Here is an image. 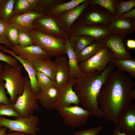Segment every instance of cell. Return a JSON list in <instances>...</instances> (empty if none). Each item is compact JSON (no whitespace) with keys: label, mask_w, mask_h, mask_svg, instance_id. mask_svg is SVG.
Segmentation results:
<instances>
[{"label":"cell","mask_w":135,"mask_h":135,"mask_svg":"<svg viewBox=\"0 0 135 135\" xmlns=\"http://www.w3.org/2000/svg\"><path fill=\"white\" fill-rule=\"evenodd\" d=\"M134 83L125 72L114 70L103 85L98 102L105 120L118 126L126 111L133 104Z\"/></svg>","instance_id":"6da1fadb"},{"label":"cell","mask_w":135,"mask_h":135,"mask_svg":"<svg viewBox=\"0 0 135 135\" xmlns=\"http://www.w3.org/2000/svg\"><path fill=\"white\" fill-rule=\"evenodd\" d=\"M115 68L111 62L101 73L93 70L75 80L73 90L80 104L94 116L102 118L98 105V98L103 85Z\"/></svg>","instance_id":"7a4b0ae2"},{"label":"cell","mask_w":135,"mask_h":135,"mask_svg":"<svg viewBox=\"0 0 135 135\" xmlns=\"http://www.w3.org/2000/svg\"><path fill=\"white\" fill-rule=\"evenodd\" d=\"M22 68L21 64L13 66L7 64L3 66L0 74V80H5V88L12 104L15 103L24 90L25 77L22 75Z\"/></svg>","instance_id":"3957f363"},{"label":"cell","mask_w":135,"mask_h":135,"mask_svg":"<svg viewBox=\"0 0 135 135\" xmlns=\"http://www.w3.org/2000/svg\"><path fill=\"white\" fill-rule=\"evenodd\" d=\"M28 32L33 42L51 57L56 58L66 54V38H57L43 34L33 28Z\"/></svg>","instance_id":"277c9868"},{"label":"cell","mask_w":135,"mask_h":135,"mask_svg":"<svg viewBox=\"0 0 135 135\" xmlns=\"http://www.w3.org/2000/svg\"><path fill=\"white\" fill-rule=\"evenodd\" d=\"M114 18L113 15L102 7L97 4H88L76 21V23L87 26H109Z\"/></svg>","instance_id":"5b68a950"},{"label":"cell","mask_w":135,"mask_h":135,"mask_svg":"<svg viewBox=\"0 0 135 135\" xmlns=\"http://www.w3.org/2000/svg\"><path fill=\"white\" fill-rule=\"evenodd\" d=\"M25 86L22 94L12 105L20 116L26 118L33 115L38 110L39 103L36 94L32 90L29 78L25 77Z\"/></svg>","instance_id":"8992f818"},{"label":"cell","mask_w":135,"mask_h":135,"mask_svg":"<svg viewBox=\"0 0 135 135\" xmlns=\"http://www.w3.org/2000/svg\"><path fill=\"white\" fill-rule=\"evenodd\" d=\"M40 122L39 117L34 115L26 118L20 116L12 120L0 116V127L8 129V132H19L30 135H37L40 129L38 125Z\"/></svg>","instance_id":"52a82bcc"},{"label":"cell","mask_w":135,"mask_h":135,"mask_svg":"<svg viewBox=\"0 0 135 135\" xmlns=\"http://www.w3.org/2000/svg\"><path fill=\"white\" fill-rule=\"evenodd\" d=\"M56 110L63 119L64 124L72 128L85 125L88 118L92 115L88 111L77 105Z\"/></svg>","instance_id":"ba28073f"},{"label":"cell","mask_w":135,"mask_h":135,"mask_svg":"<svg viewBox=\"0 0 135 135\" xmlns=\"http://www.w3.org/2000/svg\"><path fill=\"white\" fill-rule=\"evenodd\" d=\"M113 59L111 51L105 46L89 59L79 63L78 65L81 71L84 74L94 70L101 73Z\"/></svg>","instance_id":"9c48e42d"},{"label":"cell","mask_w":135,"mask_h":135,"mask_svg":"<svg viewBox=\"0 0 135 135\" xmlns=\"http://www.w3.org/2000/svg\"><path fill=\"white\" fill-rule=\"evenodd\" d=\"M72 25L67 34L72 36H87L93 38L96 42H102L113 33L109 26L105 25H82L76 23Z\"/></svg>","instance_id":"30bf717a"},{"label":"cell","mask_w":135,"mask_h":135,"mask_svg":"<svg viewBox=\"0 0 135 135\" xmlns=\"http://www.w3.org/2000/svg\"><path fill=\"white\" fill-rule=\"evenodd\" d=\"M32 25L33 28L43 34L55 38H64L67 34L55 18L48 14L36 19Z\"/></svg>","instance_id":"8fae6325"},{"label":"cell","mask_w":135,"mask_h":135,"mask_svg":"<svg viewBox=\"0 0 135 135\" xmlns=\"http://www.w3.org/2000/svg\"><path fill=\"white\" fill-rule=\"evenodd\" d=\"M126 36L113 33L102 42L112 52L115 59H129L132 58L130 53L126 50L123 40Z\"/></svg>","instance_id":"7c38bea8"},{"label":"cell","mask_w":135,"mask_h":135,"mask_svg":"<svg viewBox=\"0 0 135 135\" xmlns=\"http://www.w3.org/2000/svg\"><path fill=\"white\" fill-rule=\"evenodd\" d=\"M90 1V0H86L79 6L73 8L58 15L53 16L67 35L74 23L88 6Z\"/></svg>","instance_id":"4fadbf2b"},{"label":"cell","mask_w":135,"mask_h":135,"mask_svg":"<svg viewBox=\"0 0 135 135\" xmlns=\"http://www.w3.org/2000/svg\"><path fill=\"white\" fill-rule=\"evenodd\" d=\"M45 14L44 13H38L31 10L21 14L13 15L6 22L9 26L18 30L28 32L33 28L32 24L34 20Z\"/></svg>","instance_id":"5bb4252c"},{"label":"cell","mask_w":135,"mask_h":135,"mask_svg":"<svg viewBox=\"0 0 135 135\" xmlns=\"http://www.w3.org/2000/svg\"><path fill=\"white\" fill-rule=\"evenodd\" d=\"M10 48L16 55L25 60H50L51 57L40 48L34 45L27 47L19 45H13Z\"/></svg>","instance_id":"9a60e30c"},{"label":"cell","mask_w":135,"mask_h":135,"mask_svg":"<svg viewBox=\"0 0 135 135\" xmlns=\"http://www.w3.org/2000/svg\"><path fill=\"white\" fill-rule=\"evenodd\" d=\"M75 80H70L66 85L60 88L58 98L53 109L69 106L72 104L77 105L80 104L78 98L73 90Z\"/></svg>","instance_id":"2e32d148"},{"label":"cell","mask_w":135,"mask_h":135,"mask_svg":"<svg viewBox=\"0 0 135 135\" xmlns=\"http://www.w3.org/2000/svg\"><path fill=\"white\" fill-rule=\"evenodd\" d=\"M56 82L60 88L66 85L70 80V71L68 60L64 55L56 58Z\"/></svg>","instance_id":"e0dca14e"},{"label":"cell","mask_w":135,"mask_h":135,"mask_svg":"<svg viewBox=\"0 0 135 135\" xmlns=\"http://www.w3.org/2000/svg\"><path fill=\"white\" fill-rule=\"evenodd\" d=\"M2 51L9 54L16 58L24 67L28 75L32 90L36 95L40 90L38 88L36 78V71L31 60H24L16 54L12 50L7 49L0 45Z\"/></svg>","instance_id":"ac0fdd59"},{"label":"cell","mask_w":135,"mask_h":135,"mask_svg":"<svg viewBox=\"0 0 135 135\" xmlns=\"http://www.w3.org/2000/svg\"><path fill=\"white\" fill-rule=\"evenodd\" d=\"M60 88L54 86L40 90L36 95L39 104L45 108L53 109L56 101Z\"/></svg>","instance_id":"d6986e66"},{"label":"cell","mask_w":135,"mask_h":135,"mask_svg":"<svg viewBox=\"0 0 135 135\" xmlns=\"http://www.w3.org/2000/svg\"><path fill=\"white\" fill-rule=\"evenodd\" d=\"M109 26L114 33L130 35L135 31V20L131 19L114 18Z\"/></svg>","instance_id":"ffe728a7"},{"label":"cell","mask_w":135,"mask_h":135,"mask_svg":"<svg viewBox=\"0 0 135 135\" xmlns=\"http://www.w3.org/2000/svg\"><path fill=\"white\" fill-rule=\"evenodd\" d=\"M127 135H135V104L126 111L118 125L116 126Z\"/></svg>","instance_id":"44dd1931"},{"label":"cell","mask_w":135,"mask_h":135,"mask_svg":"<svg viewBox=\"0 0 135 135\" xmlns=\"http://www.w3.org/2000/svg\"><path fill=\"white\" fill-rule=\"evenodd\" d=\"M66 54L70 69V80H75L82 76L83 73L80 70L77 58V54L70 45L67 34L65 36Z\"/></svg>","instance_id":"7402d4cb"},{"label":"cell","mask_w":135,"mask_h":135,"mask_svg":"<svg viewBox=\"0 0 135 135\" xmlns=\"http://www.w3.org/2000/svg\"><path fill=\"white\" fill-rule=\"evenodd\" d=\"M32 61L36 71L44 73L56 82V64L55 62L50 60H33Z\"/></svg>","instance_id":"603a6c76"},{"label":"cell","mask_w":135,"mask_h":135,"mask_svg":"<svg viewBox=\"0 0 135 135\" xmlns=\"http://www.w3.org/2000/svg\"><path fill=\"white\" fill-rule=\"evenodd\" d=\"M68 38L70 45L77 54L86 47L96 42L93 38L87 36H72Z\"/></svg>","instance_id":"cb8c5ba5"},{"label":"cell","mask_w":135,"mask_h":135,"mask_svg":"<svg viewBox=\"0 0 135 135\" xmlns=\"http://www.w3.org/2000/svg\"><path fill=\"white\" fill-rule=\"evenodd\" d=\"M105 46L102 42H97L87 46L77 54L78 63L89 59Z\"/></svg>","instance_id":"d4e9b609"},{"label":"cell","mask_w":135,"mask_h":135,"mask_svg":"<svg viewBox=\"0 0 135 135\" xmlns=\"http://www.w3.org/2000/svg\"><path fill=\"white\" fill-rule=\"evenodd\" d=\"M86 0H71L68 2L56 4L47 12V14L53 16L59 15L80 4Z\"/></svg>","instance_id":"484cf974"},{"label":"cell","mask_w":135,"mask_h":135,"mask_svg":"<svg viewBox=\"0 0 135 135\" xmlns=\"http://www.w3.org/2000/svg\"><path fill=\"white\" fill-rule=\"evenodd\" d=\"M118 70L129 73L134 78H135V60L113 59L112 62Z\"/></svg>","instance_id":"4316f807"},{"label":"cell","mask_w":135,"mask_h":135,"mask_svg":"<svg viewBox=\"0 0 135 135\" xmlns=\"http://www.w3.org/2000/svg\"><path fill=\"white\" fill-rule=\"evenodd\" d=\"M16 0H2L0 4V19L6 22L13 16Z\"/></svg>","instance_id":"83f0119b"},{"label":"cell","mask_w":135,"mask_h":135,"mask_svg":"<svg viewBox=\"0 0 135 135\" xmlns=\"http://www.w3.org/2000/svg\"><path fill=\"white\" fill-rule=\"evenodd\" d=\"M135 6V0L122 1L117 0L115 6L116 13L114 18H117Z\"/></svg>","instance_id":"f1b7e54d"},{"label":"cell","mask_w":135,"mask_h":135,"mask_svg":"<svg viewBox=\"0 0 135 135\" xmlns=\"http://www.w3.org/2000/svg\"><path fill=\"white\" fill-rule=\"evenodd\" d=\"M66 0H40L34 11L37 13H44L54 5L67 2Z\"/></svg>","instance_id":"f546056e"},{"label":"cell","mask_w":135,"mask_h":135,"mask_svg":"<svg viewBox=\"0 0 135 135\" xmlns=\"http://www.w3.org/2000/svg\"><path fill=\"white\" fill-rule=\"evenodd\" d=\"M36 73L37 83L40 90L52 86H57L55 82L44 73L36 71Z\"/></svg>","instance_id":"4dcf8cb0"},{"label":"cell","mask_w":135,"mask_h":135,"mask_svg":"<svg viewBox=\"0 0 135 135\" xmlns=\"http://www.w3.org/2000/svg\"><path fill=\"white\" fill-rule=\"evenodd\" d=\"M117 0H90V5L97 4L106 9L114 16L116 13L115 6Z\"/></svg>","instance_id":"1f68e13d"},{"label":"cell","mask_w":135,"mask_h":135,"mask_svg":"<svg viewBox=\"0 0 135 135\" xmlns=\"http://www.w3.org/2000/svg\"><path fill=\"white\" fill-rule=\"evenodd\" d=\"M32 10L27 0H16L13 15L21 14Z\"/></svg>","instance_id":"d6a6232c"},{"label":"cell","mask_w":135,"mask_h":135,"mask_svg":"<svg viewBox=\"0 0 135 135\" xmlns=\"http://www.w3.org/2000/svg\"><path fill=\"white\" fill-rule=\"evenodd\" d=\"M18 43L19 45L27 47L33 45L32 39L28 32L18 30Z\"/></svg>","instance_id":"836d02e7"},{"label":"cell","mask_w":135,"mask_h":135,"mask_svg":"<svg viewBox=\"0 0 135 135\" xmlns=\"http://www.w3.org/2000/svg\"><path fill=\"white\" fill-rule=\"evenodd\" d=\"M6 116L16 118L20 116L13 108L11 103H0V116Z\"/></svg>","instance_id":"e575fe53"},{"label":"cell","mask_w":135,"mask_h":135,"mask_svg":"<svg viewBox=\"0 0 135 135\" xmlns=\"http://www.w3.org/2000/svg\"><path fill=\"white\" fill-rule=\"evenodd\" d=\"M5 35L6 38L13 45L18 44V30L16 28L8 25L6 29Z\"/></svg>","instance_id":"d590c367"},{"label":"cell","mask_w":135,"mask_h":135,"mask_svg":"<svg viewBox=\"0 0 135 135\" xmlns=\"http://www.w3.org/2000/svg\"><path fill=\"white\" fill-rule=\"evenodd\" d=\"M102 128V126H99L76 132L74 135H98Z\"/></svg>","instance_id":"8d00e7d4"},{"label":"cell","mask_w":135,"mask_h":135,"mask_svg":"<svg viewBox=\"0 0 135 135\" xmlns=\"http://www.w3.org/2000/svg\"><path fill=\"white\" fill-rule=\"evenodd\" d=\"M0 61L4 62L12 66L19 64V62L15 58L4 53L1 50L0 45Z\"/></svg>","instance_id":"74e56055"},{"label":"cell","mask_w":135,"mask_h":135,"mask_svg":"<svg viewBox=\"0 0 135 135\" xmlns=\"http://www.w3.org/2000/svg\"><path fill=\"white\" fill-rule=\"evenodd\" d=\"M11 103L5 91L4 83L0 80V103L9 104Z\"/></svg>","instance_id":"f35d334b"},{"label":"cell","mask_w":135,"mask_h":135,"mask_svg":"<svg viewBox=\"0 0 135 135\" xmlns=\"http://www.w3.org/2000/svg\"><path fill=\"white\" fill-rule=\"evenodd\" d=\"M8 25L6 22L0 19V38H6V31Z\"/></svg>","instance_id":"ab89813d"},{"label":"cell","mask_w":135,"mask_h":135,"mask_svg":"<svg viewBox=\"0 0 135 135\" xmlns=\"http://www.w3.org/2000/svg\"><path fill=\"white\" fill-rule=\"evenodd\" d=\"M118 17L125 18L131 19L135 20V7L134 8L130 10L123 14Z\"/></svg>","instance_id":"60d3db41"},{"label":"cell","mask_w":135,"mask_h":135,"mask_svg":"<svg viewBox=\"0 0 135 135\" xmlns=\"http://www.w3.org/2000/svg\"><path fill=\"white\" fill-rule=\"evenodd\" d=\"M0 44H4L9 48L13 45L6 38H0Z\"/></svg>","instance_id":"b9f144b4"},{"label":"cell","mask_w":135,"mask_h":135,"mask_svg":"<svg viewBox=\"0 0 135 135\" xmlns=\"http://www.w3.org/2000/svg\"><path fill=\"white\" fill-rule=\"evenodd\" d=\"M126 45L129 48L135 49V40L133 39H128L126 42Z\"/></svg>","instance_id":"7bdbcfd3"},{"label":"cell","mask_w":135,"mask_h":135,"mask_svg":"<svg viewBox=\"0 0 135 135\" xmlns=\"http://www.w3.org/2000/svg\"><path fill=\"white\" fill-rule=\"evenodd\" d=\"M40 0H27L32 10L35 9L39 2Z\"/></svg>","instance_id":"ee69618b"},{"label":"cell","mask_w":135,"mask_h":135,"mask_svg":"<svg viewBox=\"0 0 135 135\" xmlns=\"http://www.w3.org/2000/svg\"><path fill=\"white\" fill-rule=\"evenodd\" d=\"M5 135H30L29 134L21 132H13L6 133Z\"/></svg>","instance_id":"f6af8a7d"},{"label":"cell","mask_w":135,"mask_h":135,"mask_svg":"<svg viewBox=\"0 0 135 135\" xmlns=\"http://www.w3.org/2000/svg\"><path fill=\"white\" fill-rule=\"evenodd\" d=\"M111 135H127L124 133L121 132L117 128L114 130L112 133Z\"/></svg>","instance_id":"bcb514c9"},{"label":"cell","mask_w":135,"mask_h":135,"mask_svg":"<svg viewBox=\"0 0 135 135\" xmlns=\"http://www.w3.org/2000/svg\"><path fill=\"white\" fill-rule=\"evenodd\" d=\"M7 129V128L5 127H2L0 131V135H5L6 133V132Z\"/></svg>","instance_id":"7dc6e473"},{"label":"cell","mask_w":135,"mask_h":135,"mask_svg":"<svg viewBox=\"0 0 135 135\" xmlns=\"http://www.w3.org/2000/svg\"><path fill=\"white\" fill-rule=\"evenodd\" d=\"M3 67L2 64L0 62V74L3 69Z\"/></svg>","instance_id":"c3c4849f"},{"label":"cell","mask_w":135,"mask_h":135,"mask_svg":"<svg viewBox=\"0 0 135 135\" xmlns=\"http://www.w3.org/2000/svg\"><path fill=\"white\" fill-rule=\"evenodd\" d=\"M2 127H0V130H1L2 129Z\"/></svg>","instance_id":"681fc988"},{"label":"cell","mask_w":135,"mask_h":135,"mask_svg":"<svg viewBox=\"0 0 135 135\" xmlns=\"http://www.w3.org/2000/svg\"><path fill=\"white\" fill-rule=\"evenodd\" d=\"M2 1V0H0V4L1 2Z\"/></svg>","instance_id":"f907efd6"}]
</instances>
